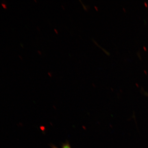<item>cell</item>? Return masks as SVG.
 <instances>
[{"label":"cell","mask_w":148,"mask_h":148,"mask_svg":"<svg viewBox=\"0 0 148 148\" xmlns=\"http://www.w3.org/2000/svg\"><path fill=\"white\" fill-rule=\"evenodd\" d=\"M51 148H58L54 145H51ZM61 148H72L70 143L68 141L66 142V143H63L62 146H61Z\"/></svg>","instance_id":"6da1fadb"}]
</instances>
